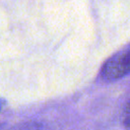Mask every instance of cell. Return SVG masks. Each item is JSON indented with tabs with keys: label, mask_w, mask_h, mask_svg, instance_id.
Wrapping results in <instances>:
<instances>
[{
	"label": "cell",
	"mask_w": 130,
	"mask_h": 130,
	"mask_svg": "<svg viewBox=\"0 0 130 130\" xmlns=\"http://www.w3.org/2000/svg\"><path fill=\"white\" fill-rule=\"evenodd\" d=\"M128 74H130V47L122 49L110 57L101 70V77L106 81H114Z\"/></svg>",
	"instance_id": "1"
},
{
	"label": "cell",
	"mask_w": 130,
	"mask_h": 130,
	"mask_svg": "<svg viewBox=\"0 0 130 130\" xmlns=\"http://www.w3.org/2000/svg\"><path fill=\"white\" fill-rule=\"evenodd\" d=\"M122 124L126 130H130V99L126 102L122 112Z\"/></svg>",
	"instance_id": "2"
},
{
	"label": "cell",
	"mask_w": 130,
	"mask_h": 130,
	"mask_svg": "<svg viewBox=\"0 0 130 130\" xmlns=\"http://www.w3.org/2000/svg\"><path fill=\"white\" fill-rule=\"evenodd\" d=\"M0 111H1V106H0Z\"/></svg>",
	"instance_id": "3"
}]
</instances>
